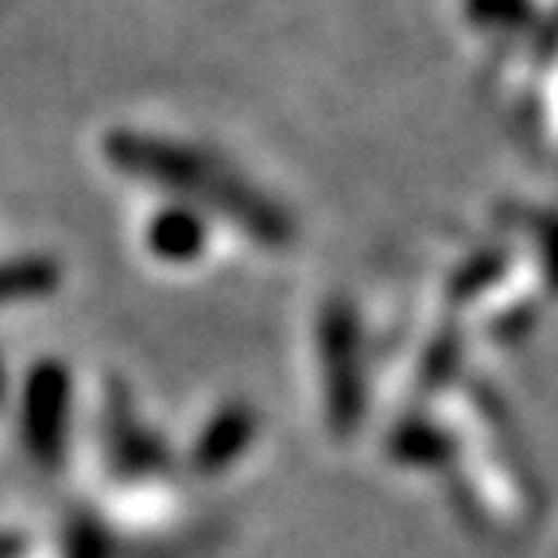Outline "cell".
Masks as SVG:
<instances>
[{
	"mask_svg": "<svg viewBox=\"0 0 558 558\" xmlns=\"http://www.w3.org/2000/svg\"><path fill=\"white\" fill-rule=\"evenodd\" d=\"M105 151L121 171L136 174V179H148L163 191L194 198L198 206L221 209L233 226L253 233L256 241L283 244L291 236L288 218L264 194H256L241 174H233L226 163L206 159L202 151L159 136H144V132H113L105 140Z\"/></svg>",
	"mask_w": 558,
	"mask_h": 558,
	"instance_id": "cell-1",
	"label": "cell"
},
{
	"mask_svg": "<svg viewBox=\"0 0 558 558\" xmlns=\"http://www.w3.org/2000/svg\"><path fill=\"white\" fill-rule=\"evenodd\" d=\"M323 365H326V396H330V411L341 427L353 423L361 408V380H357V323L349 306L333 303L323 314Z\"/></svg>",
	"mask_w": 558,
	"mask_h": 558,
	"instance_id": "cell-2",
	"label": "cell"
},
{
	"mask_svg": "<svg viewBox=\"0 0 558 558\" xmlns=\"http://www.w3.org/2000/svg\"><path fill=\"white\" fill-rule=\"evenodd\" d=\"M62 415H66V373L59 365H44L27 388V430H32L27 438L44 453L59 446Z\"/></svg>",
	"mask_w": 558,
	"mask_h": 558,
	"instance_id": "cell-3",
	"label": "cell"
},
{
	"mask_svg": "<svg viewBox=\"0 0 558 558\" xmlns=\"http://www.w3.org/2000/svg\"><path fill=\"white\" fill-rule=\"evenodd\" d=\"M202 244H206V229L186 209H167L148 229V248L163 260H194Z\"/></svg>",
	"mask_w": 558,
	"mask_h": 558,
	"instance_id": "cell-4",
	"label": "cell"
},
{
	"mask_svg": "<svg viewBox=\"0 0 558 558\" xmlns=\"http://www.w3.org/2000/svg\"><path fill=\"white\" fill-rule=\"evenodd\" d=\"M59 288V268L51 260H16L0 268V299L47 295Z\"/></svg>",
	"mask_w": 558,
	"mask_h": 558,
	"instance_id": "cell-5",
	"label": "cell"
},
{
	"mask_svg": "<svg viewBox=\"0 0 558 558\" xmlns=\"http://www.w3.org/2000/svg\"><path fill=\"white\" fill-rule=\"evenodd\" d=\"M473 12L508 27L532 24V4H527V0H473Z\"/></svg>",
	"mask_w": 558,
	"mask_h": 558,
	"instance_id": "cell-6",
	"label": "cell"
},
{
	"mask_svg": "<svg viewBox=\"0 0 558 558\" xmlns=\"http://www.w3.org/2000/svg\"><path fill=\"white\" fill-rule=\"evenodd\" d=\"M500 268H505V260H500V256H481L470 271L462 268V276H458V283H453V295H458V299L477 295L485 283H493V276H500Z\"/></svg>",
	"mask_w": 558,
	"mask_h": 558,
	"instance_id": "cell-7",
	"label": "cell"
},
{
	"mask_svg": "<svg viewBox=\"0 0 558 558\" xmlns=\"http://www.w3.org/2000/svg\"><path fill=\"white\" fill-rule=\"evenodd\" d=\"M539 244H543V260H547V276L558 291V218H550L539 226Z\"/></svg>",
	"mask_w": 558,
	"mask_h": 558,
	"instance_id": "cell-8",
	"label": "cell"
}]
</instances>
